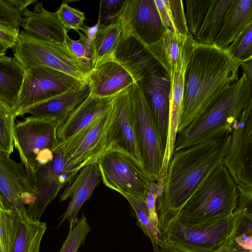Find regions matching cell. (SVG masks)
Returning <instances> with one entry per match:
<instances>
[{"instance_id": "obj_1", "label": "cell", "mask_w": 252, "mask_h": 252, "mask_svg": "<svg viewBox=\"0 0 252 252\" xmlns=\"http://www.w3.org/2000/svg\"><path fill=\"white\" fill-rule=\"evenodd\" d=\"M242 62L214 44L197 43L185 75L182 114L177 133L205 112L239 79Z\"/></svg>"}, {"instance_id": "obj_2", "label": "cell", "mask_w": 252, "mask_h": 252, "mask_svg": "<svg viewBox=\"0 0 252 252\" xmlns=\"http://www.w3.org/2000/svg\"><path fill=\"white\" fill-rule=\"evenodd\" d=\"M230 141L229 134L173 153L163 192L157 199L158 221L176 214L203 180L222 163Z\"/></svg>"}, {"instance_id": "obj_3", "label": "cell", "mask_w": 252, "mask_h": 252, "mask_svg": "<svg viewBox=\"0 0 252 252\" xmlns=\"http://www.w3.org/2000/svg\"><path fill=\"white\" fill-rule=\"evenodd\" d=\"M252 101V83L244 73L202 115L177 134L174 151L231 134L232 126Z\"/></svg>"}, {"instance_id": "obj_4", "label": "cell", "mask_w": 252, "mask_h": 252, "mask_svg": "<svg viewBox=\"0 0 252 252\" xmlns=\"http://www.w3.org/2000/svg\"><path fill=\"white\" fill-rule=\"evenodd\" d=\"M238 200L237 185L222 163L203 180L176 214L161 220L172 219L188 225L213 221L232 214Z\"/></svg>"}, {"instance_id": "obj_5", "label": "cell", "mask_w": 252, "mask_h": 252, "mask_svg": "<svg viewBox=\"0 0 252 252\" xmlns=\"http://www.w3.org/2000/svg\"><path fill=\"white\" fill-rule=\"evenodd\" d=\"M251 212L237 206L229 216L195 225L167 219L158 221V229L168 244L183 252H215L236 236Z\"/></svg>"}, {"instance_id": "obj_6", "label": "cell", "mask_w": 252, "mask_h": 252, "mask_svg": "<svg viewBox=\"0 0 252 252\" xmlns=\"http://www.w3.org/2000/svg\"><path fill=\"white\" fill-rule=\"evenodd\" d=\"M13 51L14 57L24 70L46 67L87 82L89 69L72 54L65 44L38 39L22 31Z\"/></svg>"}, {"instance_id": "obj_7", "label": "cell", "mask_w": 252, "mask_h": 252, "mask_svg": "<svg viewBox=\"0 0 252 252\" xmlns=\"http://www.w3.org/2000/svg\"><path fill=\"white\" fill-rule=\"evenodd\" d=\"M237 187L238 199L252 201V101L234 122L222 160Z\"/></svg>"}, {"instance_id": "obj_8", "label": "cell", "mask_w": 252, "mask_h": 252, "mask_svg": "<svg viewBox=\"0 0 252 252\" xmlns=\"http://www.w3.org/2000/svg\"><path fill=\"white\" fill-rule=\"evenodd\" d=\"M131 98L144 167L150 179L157 182L163 151L149 99L140 83L132 85Z\"/></svg>"}, {"instance_id": "obj_9", "label": "cell", "mask_w": 252, "mask_h": 252, "mask_svg": "<svg viewBox=\"0 0 252 252\" xmlns=\"http://www.w3.org/2000/svg\"><path fill=\"white\" fill-rule=\"evenodd\" d=\"M23 81L13 109L15 117L32 106L78 88L85 82L63 72L46 67L24 70Z\"/></svg>"}, {"instance_id": "obj_10", "label": "cell", "mask_w": 252, "mask_h": 252, "mask_svg": "<svg viewBox=\"0 0 252 252\" xmlns=\"http://www.w3.org/2000/svg\"><path fill=\"white\" fill-rule=\"evenodd\" d=\"M131 86L119 92L111 98L110 118L106 133L104 152L108 150L122 152L146 172L137 136L131 98Z\"/></svg>"}, {"instance_id": "obj_11", "label": "cell", "mask_w": 252, "mask_h": 252, "mask_svg": "<svg viewBox=\"0 0 252 252\" xmlns=\"http://www.w3.org/2000/svg\"><path fill=\"white\" fill-rule=\"evenodd\" d=\"M96 162L102 181L106 187L122 195L145 199L148 186L152 181L128 156L119 151L108 150L103 153Z\"/></svg>"}, {"instance_id": "obj_12", "label": "cell", "mask_w": 252, "mask_h": 252, "mask_svg": "<svg viewBox=\"0 0 252 252\" xmlns=\"http://www.w3.org/2000/svg\"><path fill=\"white\" fill-rule=\"evenodd\" d=\"M58 126L52 121L30 116L17 121L14 125V147L19 154L21 164L32 178L38 168L35 162L38 156L46 149L53 152L58 144Z\"/></svg>"}, {"instance_id": "obj_13", "label": "cell", "mask_w": 252, "mask_h": 252, "mask_svg": "<svg viewBox=\"0 0 252 252\" xmlns=\"http://www.w3.org/2000/svg\"><path fill=\"white\" fill-rule=\"evenodd\" d=\"M110 109L68 139L58 143L54 149L53 152L58 151L63 153L66 168L75 175L85 166L96 161L104 152Z\"/></svg>"}, {"instance_id": "obj_14", "label": "cell", "mask_w": 252, "mask_h": 252, "mask_svg": "<svg viewBox=\"0 0 252 252\" xmlns=\"http://www.w3.org/2000/svg\"><path fill=\"white\" fill-rule=\"evenodd\" d=\"M114 18L123 33L132 35L144 47L158 41L166 30L154 0H124Z\"/></svg>"}, {"instance_id": "obj_15", "label": "cell", "mask_w": 252, "mask_h": 252, "mask_svg": "<svg viewBox=\"0 0 252 252\" xmlns=\"http://www.w3.org/2000/svg\"><path fill=\"white\" fill-rule=\"evenodd\" d=\"M0 192L6 205L14 211H26L35 199L33 178L22 164L0 152Z\"/></svg>"}, {"instance_id": "obj_16", "label": "cell", "mask_w": 252, "mask_h": 252, "mask_svg": "<svg viewBox=\"0 0 252 252\" xmlns=\"http://www.w3.org/2000/svg\"><path fill=\"white\" fill-rule=\"evenodd\" d=\"M102 181L101 174L96 160L82 168L60 197L62 202L71 197L67 207L61 217L58 227L66 220H68L69 230L78 221L79 211L91 196L95 188Z\"/></svg>"}, {"instance_id": "obj_17", "label": "cell", "mask_w": 252, "mask_h": 252, "mask_svg": "<svg viewBox=\"0 0 252 252\" xmlns=\"http://www.w3.org/2000/svg\"><path fill=\"white\" fill-rule=\"evenodd\" d=\"M157 67V63L150 68L141 84L152 106L164 154L168 133L170 81Z\"/></svg>"}, {"instance_id": "obj_18", "label": "cell", "mask_w": 252, "mask_h": 252, "mask_svg": "<svg viewBox=\"0 0 252 252\" xmlns=\"http://www.w3.org/2000/svg\"><path fill=\"white\" fill-rule=\"evenodd\" d=\"M111 61L122 66L135 83L142 84L157 62L144 46L132 35L122 32Z\"/></svg>"}, {"instance_id": "obj_19", "label": "cell", "mask_w": 252, "mask_h": 252, "mask_svg": "<svg viewBox=\"0 0 252 252\" xmlns=\"http://www.w3.org/2000/svg\"><path fill=\"white\" fill-rule=\"evenodd\" d=\"M29 34L42 40L65 44L68 30L61 23L56 12L46 10L37 1L33 11L25 9L20 25Z\"/></svg>"}, {"instance_id": "obj_20", "label": "cell", "mask_w": 252, "mask_h": 252, "mask_svg": "<svg viewBox=\"0 0 252 252\" xmlns=\"http://www.w3.org/2000/svg\"><path fill=\"white\" fill-rule=\"evenodd\" d=\"M196 43L191 36L175 33L166 29L158 41L144 47L170 80L174 66Z\"/></svg>"}, {"instance_id": "obj_21", "label": "cell", "mask_w": 252, "mask_h": 252, "mask_svg": "<svg viewBox=\"0 0 252 252\" xmlns=\"http://www.w3.org/2000/svg\"><path fill=\"white\" fill-rule=\"evenodd\" d=\"M89 95L111 97L135 83L131 75L119 64L109 61L90 69L87 74Z\"/></svg>"}, {"instance_id": "obj_22", "label": "cell", "mask_w": 252, "mask_h": 252, "mask_svg": "<svg viewBox=\"0 0 252 252\" xmlns=\"http://www.w3.org/2000/svg\"><path fill=\"white\" fill-rule=\"evenodd\" d=\"M112 96L101 98L89 95L58 126V143L65 141L107 113Z\"/></svg>"}, {"instance_id": "obj_23", "label": "cell", "mask_w": 252, "mask_h": 252, "mask_svg": "<svg viewBox=\"0 0 252 252\" xmlns=\"http://www.w3.org/2000/svg\"><path fill=\"white\" fill-rule=\"evenodd\" d=\"M88 82L56 97L37 104L28 109L25 114L30 117L52 121L58 126L89 95Z\"/></svg>"}, {"instance_id": "obj_24", "label": "cell", "mask_w": 252, "mask_h": 252, "mask_svg": "<svg viewBox=\"0 0 252 252\" xmlns=\"http://www.w3.org/2000/svg\"><path fill=\"white\" fill-rule=\"evenodd\" d=\"M193 49L189 51L182 61L174 66L170 80L168 133L164 152V155L167 157H171L174 151L177 131L182 114L185 75Z\"/></svg>"}, {"instance_id": "obj_25", "label": "cell", "mask_w": 252, "mask_h": 252, "mask_svg": "<svg viewBox=\"0 0 252 252\" xmlns=\"http://www.w3.org/2000/svg\"><path fill=\"white\" fill-rule=\"evenodd\" d=\"M252 24V0H232L214 44L225 50Z\"/></svg>"}, {"instance_id": "obj_26", "label": "cell", "mask_w": 252, "mask_h": 252, "mask_svg": "<svg viewBox=\"0 0 252 252\" xmlns=\"http://www.w3.org/2000/svg\"><path fill=\"white\" fill-rule=\"evenodd\" d=\"M122 34V26L116 18L108 24H100L90 46L91 69L112 61Z\"/></svg>"}, {"instance_id": "obj_27", "label": "cell", "mask_w": 252, "mask_h": 252, "mask_svg": "<svg viewBox=\"0 0 252 252\" xmlns=\"http://www.w3.org/2000/svg\"><path fill=\"white\" fill-rule=\"evenodd\" d=\"M33 179L35 199L26 211L31 219L39 220L47 206L54 200L63 187L52 176L46 165L38 167Z\"/></svg>"}, {"instance_id": "obj_28", "label": "cell", "mask_w": 252, "mask_h": 252, "mask_svg": "<svg viewBox=\"0 0 252 252\" xmlns=\"http://www.w3.org/2000/svg\"><path fill=\"white\" fill-rule=\"evenodd\" d=\"M18 222L10 252H40L45 222L31 219L26 211H17Z\"/></svg>"}, {"instance_id": "obj_29", "label": "cell", "mask_w": 252, "mask_h": 252, "mask_svg": "<svg viewBox=\"0 0 252 252\" xmlns=\"http://www.w3.org/2000/svg\"><path fill=\"white\" fill-rule=\"evenodd\" d=\"M24 71L14 57L0 56V99L12 112L21 88Z\"/></svg>"}, {"instance_id": "obj_30", "label": "cell", "mask_w": 252, "mask_h": 252, "mask_svg": "<svg viewBox=\"0 0 252 252\" xmlns=\"http://www.w3.org/2000/svg\"><path fill=\"white\" fill-rule=\"evenodd\" d=\"M232 0H211L200 26L193 37L198 43L214 44Z\"/></svg>"}, {"instance_id": "obj_31", "label": "cell", "mask_w": 252, "mask_h": 252, "mask_svg": "<svg viewBox=\"0 0 252 252\" xmlns=\"http://www.w3.org/2000/svg\"><path fill=\"white\" fill-rule=\"evenodd\" d=\"M165 28L173 33L191 36L188 30L183 0H154Z\"/></svg>"}, {"instance_id": "obj_32", "label": "cell", "mask_w": 252, "mask_h": 252, "mask_svg": "<svg viewBox=\"0 0 252 252\" xmlns=\"http://www.w3.org/2000/svg\"><path fill=\"white\" fill-rule=\"evenodd\" d=\"M133 209L138 225L151 241L154 252H159V248L166 242L158 228L150 221L148 209L144 199L128 194L123 195Z\"/></svg>"}, {"instance_id": "obj_33", "label": "cell", "mask_w": 252, "mask_h": 252, "mask_svg": "<svg viewBox=\"0 0 252 252\" xmlns=\"http://www.w3.org/2000/svg\"><path fill=\"white\" fill-rule=\"evenodd\" d=\"M18 222V211L10 209L0 196V244L2 252H10Z\"/></svg>"}, {"instance_id": "obj_34", "label": "cell", "mask_w": 252, "mask_h": 252, "mask_svg": "<svg viewBox=\"0 0 252 252\" xmlns=\"http://www.w3.org/2000/svg\"><path fill=\"white\" fill-rule=\"evenodd\" d=\"M35 0H0V27L19 30L23 11Z\"/></svg>"}, {"instance_id": "obj_35", "label": "cell", "mask_w": 252, "mask_h": 252, "mask_svg": "<svg viewBox=\"0 0 252 252\" xmlns=\"http://www.w3.org/2000/svg\"><path fill=\"white\" fill-rule=\"evenodd\" d=\"M15 118L12 111L0 99V151L9 156L14 151Z\"/></svg>"}, {"instance_id": "obj_36", "label": "cell", "mask_w": 252, "mask_h": 252, "mask_svg": "<svg viewBox=\"0 0 252 252\" xmlns=\"http://www.w3.org/2000/svg\"><path fill=\"white\" fill-rule=\"evenodd\" d=\"M211 0H187L184 6L188 29L193 37L198 30Z\"/></svg>"}, {"instance_id": "obj_37", "label": "cell", "mask_w": 252, "mask_h": 252, "mask_svg": "<svg viewBox=\"0 0 252 252\" xmlns=\"http://www.w3.org/2000/svg\"><path fill=\"white\" fill-rule=\"evenodd\" d=\"M242 63L252 59V24L248 26L225 49Z\"/></svg>"}, {"instance_id": "obj_38", "label": "cell", "mask_w": 252, "mask_h": 252, "mask_svg": "<svg viewBox=\"0 0 252 252\" xmlns=\"http://www.w3.org/2000/svg\"><path fill=\"white\" fill-rule=\"evenodd\" d=\"M91 231V227L87 218L82 214L75 226L69 230L59 252H78L79 249L84 244L87 236Z\"/></svg>"}, {"instance_id": "obj_39", "label": "cell", "mask_w": 252, "mask_h": 252, "mask_svg": "<svg viewBox=\"0 0 252 252\" xmlns=\"http://www.w3.org/2000/svg\"><path fill=\"white\" fill-rule=\"evenodd\" d=\"M59 20L66 29H72L76 32L85 26V14L77 9L69 6L66 2H63L56 12Z\"/></svg>"}, {"instance_id": "obj_40", "label": "cell", "mask_w": 252, "mask_h": 252, "mask_svg": "<svg viewBox=\"0 0 252 252\" xmlns=\"http://www.w3.org/2000/svg\"><path fill=\"white\" fill-rule=\"evenodd\" d=\"M53 153V160L46 166L52 176L63 187L76 175L66 168L65 159L62 152L56 151Z\"/></svg>"}, {"instance_id": "obj_41", "label": "cell", "mask_w": 252, "mask_h": 252, "mask_svg": "<svg viewBox=\"0 0 252 252\" xmlns=\"http://www.w3.org/2000/svg\"><path fill=\"white\" fill-rule=\"evenodd\" d=\"M80 35L79 39L74 40L68 35L66 38L65 44L69 51L77 59L81 61L90 70L91 69V52L90 47L87 42L85 34L78 31Z\"/></svg>"}, {"instance_id": "obj_42", "label": "cell", "mask_w": 252, "mask_h": 252, "mask_svg": "<svg viewBox=\"0 0 252 252\" xmlns=\"http://www.w3.org/2000/svg\"><path fill=\"white\" fill-rule=\"evenodd\" d=\"M163 189L164 185L151 181L148 186L145 197L150 221L158 229V218L156 209V202L157 198L162 194Z\"/></svg>"}, {"instance_id": "obj_43", "label": "cell", "mask_w": 252, "mask_h": 252, "mask_svg": "<svg viewBox=\"0 0 252 252\" xmlns=\"http://www.w3.org/2000/svg\"><path fill=\"white\" fill-rule=\"evenodd\" d=\"M19 32V30L0 27V41L8 48L13 49L17 43Z\"/></svg>"}, {"instance_id": "obj_44", "label": "cell", "mask_w": 252, "mask_h": 252, "mask_svg": "<svg viewBox=\"0 0 252 252\" xmlns=\"http://www.w3.org/2000/svg\"><path fill=\"white\" fill-rule=\"evenodd\" d=\"M124 0H103L100 2L101 14L109 16L112 20Z\"/></svg>"}, {"instance_id": "obj_45", "label": "cell", "mask_w": 252, "mask_h": 252, "mask_svg": "<svg viewBox=\"0 0 252 252\" xmlns=\"http://www.w3.org/2000/svg\"><path fill=\"white\" fill-rule=\"evenodd\" d=\"M100 15L98 22L92 27H88L86 25L82 29L81 31L85 33L86 36L87 42L88 46L90 47L91 43L95 37L99 27L100 25Z\"/></svg>"}, {"instance_id": "obj_46", "label": "cell", "mask_w": 252, "mask_h": 252, "mask_svg": "<svg viewBox=\"0 0 252 252\" xmlns=\"http://www.w3.org/2000/svg\"><path fill=\"white\" fill-rule=\"evenodd\" d=\"M235 237L231 239L215 252H233L238 250H241L235 243Z\"/></svg>"}, {"instance_id": "obj_47", "label": "cell", "mask_w": 252, "mask_h": 252, "mask_svg": "<svg viewBox=\"0 0 252 252\" xmlns=\"http://www.w3.org/2000/svg\"><path fill=\"white\" fill-rule=\"evenodd\" d=\"M241 66L243 73L246 74L249 81L252 83V59L242 63Z\"/></svg>"}, {"instance_id": "obj_48", "label": "cell", "mask_w": 252, "mask_h": 252, "mask_svg": "<svg viewBox=\"0 0 252 252\" xmlns=\"http://www.w3.org/2000/svg\"><path fill=\"white\" fill-rule=\"evenodd\" d=\"M159 252H183L175 247L168 244L166 243L162 246L160 247Z\"/></svg>"}, {"instance_id": "obj_49", "label": "cell", "mask_w": 252, "mask_h": 252, "mask_svg": "<svg viewBox=\"0 0 252 252\" xmlns=\"http://www.w3.org/2000/svg\"><path fill=\"white\" fill-rule=\"evenodd\" d=\"M8 47L0 41V56L5 55Z\"/></svg>"}, {"instance_id": "obj_50", "label": "cell", "mask_w": 252, "mask_h": 252, "mask_svg": "<svg viewBox=\"0 0 252 252\" xmlns=\"http://www.w3.org/2000/svg\"><path fill=\"white\" fill-rule=\"evenodd\" d=\"M233 252H252V251H246L244 250H238Z\"/></svg>"}, {"instance_id": "obj_51", "label": "cell", "mask_w": 252, "mask_h": 252, "mask_svg": "<svg viewBox=\"0 0 252 252\" xmlns=\"http://www.w3.org/2000/svg\"><path fill=\"white\" fill-rule=\"evenodd\" d=\"M0 252H2L1 248V246H0Z\"/></svg>"}, {"instance_id": "obj_52", "label": "cell", "mask_w": 252, "mask_h": 252, "mask_svg": "<svg viewBox=\"0 0 252 252\" xmlns=\"http://www.w3.org/2000/svg\"><path fill=\"white\" fill-rule=\"evenodd\" d=\"M0 196H2V195H1V193H0Z\"/></svg>"}, {"instance_id": "obj_53", "label": "cell", "mask_w": 252, "mask_h": 252, "mask_svg": "<svg viewBox=\"0 0 252 252\" xmlns=\"http://www.w3.org/2000/svg\"><path fill=\"white\" fill-rule=\"evenodd\" d=\"M0 152H1V151H0Z\"/></svg>"}]
</instances>
